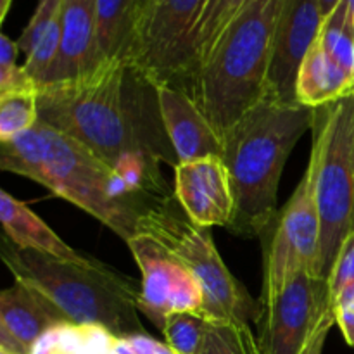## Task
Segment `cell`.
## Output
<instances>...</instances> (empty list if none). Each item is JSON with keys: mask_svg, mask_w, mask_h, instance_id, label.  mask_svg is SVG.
I'll return each instance as SVG.
<instances>
[{"mask_svg": "<svg viewBox=\"0 0 354 354\" xmlns=\"http://www.w3.org/2000/svg\"><path fill=\"white\" fill-rule=\"evenodd\" d=\"M40 121L38 90H21L0 95V142H9Z\"/></svg>", "mask_w": 354, "mask_h": 354, "instance_id": "cell-21", "label": "cell"}, {"mask_svg": "<svg viewBox=\"0 0 354 354\" xmlns=\"http://www.w3.org/2000/svg\"><path fill=\"white\" fill-rule=\"evenodd\" d=\"M159 113L178 162L223 154V140L178 83H158Z\"/></svg>", "mask_w": 354, "mask_h": 354, "instance_id": "cell-14", "label": "cell"}, {"mask_svg": "<svg viewBox=\"0 0 354 354\" xmlns=\"http://www.w3.org/2000/svg\"><path fill=\"white\" fill-rule=\"evenodd\" d=\"M127 244L142 272L138 311L159 330L175 313H203L204 296L199 280L168 245L149 234H137Z\"/></svg>", "mask_w": 354, "mask_h": 354, "instance_id": "cell-11", "label": "cell"}, {"mask_svg": "<svg viewBox=\"0 0 354 354\" xmlns=\"http://www.w3.org/2000/svg\"><path fill=\"white\" fill-rule=\"evenodd\" d=\"M349 97H354V80L324 50L317 38L297 73V102L320 109Z\"/></svg>", "mask_w": 354, "mask_h": 354, "instance_id": "cell-18", "label": "cell"}, {"mask_svg": "<svg viewBox=\"0 0 354 354\" xmlns=\"http://www.w3.org/2000/svg\"><path fill=\"white\" fill-rule=\"evenodd\" d=\"M245 2L248 0H207L196 26H194L185 75L178 85H182L206 61L220 35L232 23V19L241 12Z\"/></svg>", "mask_w": 354, "mask_h": 354, "instance_id": "cell-20", "label": "cell"}, {"mask_svg": "<svg viewBox=\"0 0 354 354\" xmlns=\"http://www.w3.org/2000/svg\"><path fill=\"white\" fill-rule=\"evenodd\" d=\"M283 0H248L206 61L182 83L223 140L266 97L273 35Z\"/></svg>", "mask_w": 354, "mask_h": 354, "instance_id": "cell-3", "label": "cell"}, {"mask_svg": "<svg viewBox=\"0 0 354 354\" xmlns=\"http://www.w3.org/2000/svg\"><path fill=\"white\" fill-rule=\"evenodd\" d=\"M207 0H142L127 61L151 82L180 83L190 37Z\"/></svg>", "mask_w": 354, "mask_h": 354, "instance_id": "cell-8", "label": "cell"}, {"mask_svg": "<svg viewBox=\"0 0 354 354\" xmlns=\"http://www.w3.org/2000/svg\"><path fill=\"white\" fill-rule=\"evenodd\" d=\"M332 313H334L335 325L341 328L346 342L354 348V311L348 310V308H334Z\"/></svg>", "mask_w": 354, "mask_h": 354, "instance_id": "cell-29", "label": "cell"}, {"mask_svg": "<svg viewBox=\"0 0 354 354\" xmlns=\"http://www.w3.org/2000/svg\"><path fill=\"white\" fill-rule=\"evenodd\" d=\"M211 322L199 311H182L168 317L162 335L176 354H203Z\"/></svg>", "mask_w": 354, "mask_h": 354, "instance_id": "cell-22", "label": "cell"}, {"mask_svg": "<svg viewBox=\"0 0 354 354\" xmlns=\"http://www.w3.org/2000/svg\"><path fill=\"white\" fill-rule=\"evenodd\" d=\"M334 308H348V310L354 311V283L353 286L346 287L334 301H332V310Z\"/></svg>", "mask_w": 354, "mask_h": 354, "instance_id": "cell-30", "label": "cell"}, {"mask_svg": "<svg viewBox=\"0 0 354 354\" xmlns=\"http://www.w3.org/2000/svg\"><path fill=\"white\" fill-rule=\"evenodd\" d=\"M10 3H12V0H0V21H2V23L3 19H6L7 12H9Z\"/></svg>", "mask_w": 354, "mask_h": 354, "instance_id": "cell-33", "label": "cell"}, {"mask_svg": "<svg viewBox=\"0 0 354 354\" xmlns=\"http://www.w3.org/2000/svg\"><path fill=\"white\" fill-rule=\"evenodd\" d=\"M203 354H263V349L249 324L211 322Z\"/></svg>", "mask_w": 354, "mask_h": 354, "instance_id": "cell-23", "label": "cell"}, {"mask_svg": "<svg viewBox=\"0 0 354 354\" xmlns=\"http://www.w3.org/2000/svg\"><path fill=\"white\" fill-rule=\"evenodd\" d=\"M176 197L156 206L142 220L138 234L154 235L168 245L199 280L203 289V315L209 322L259 324L263 306L230 273L218 252L211 228L194 225L176 213Z\"/></svg>", "mask_w": 354, "mask_h": 354, "instance_id": "cell-7", "label": "cell"}, {"mask_svg": "<svg viewBox=\"0 0 354 354\" xmlns=\"http://www.w3.org/2000/svg\"><path fill=\"white\" fill-rule=\"evenodd\" d=\"M318 44L354 80V35L346 19L342 3L335 7L330 16L325 17L324 26L318 35Z\"/></svg>", "mask_w": 354, "mask_h": 354, "instance_id": "cell-24", "label": "cell"}, {"mask_svg": "<svg viewBox=\"0 0 354 354\" xmlns=\"http://www.w3.org/2000/svg\"><path fill=\"white\" fill-rule=\"evenodd\" d=\"M2 259L14 275L44 294L76 327H100L118 339L145 334L138 318L140 289L95 259L90 265L61 261L14 245L3 235Z\"/></svg>", "mask_w": 354, "mask_h": 354, "instance_id": "cell-4", "label": "cell"}, {"mask_svg": "<svg viewBox=\"0 0 354 354\" xmlns=\"http://www.w3.org/2000/svg\"><path fill=\"white\" fill-rule=\"evenodd\" d=\"M62 10V0H40L35 9L33 16L28 21L24 30L21 31L19 38H17V47H19L21 54L28 55L33 52L38 41L41 40L48 28L54 24V21L61 16Z\"/></svg>", "mask_w": 354, "mask_h": 354, "instance_id": "cell-25", "label": "cell"}, {"mask_svg": "<svg viewBox=\"0 0 354 354\" xmlns=\"http://www.w3.org/2000/svg\"><path fill=\"white\" fill-rule=\"evenodd\" d=\"M354 283V230L342 242L337 256H335L334 266L328 275V290H330V306L332 301L346 289Z\"/></svg>", "mask_w": 354, "mask_h": 354, "instance_id": "cell-26", "label": "cell"}, {"mask_svg": "<svg viewBox=\"0 0 354 354\" xmlns=\"http://www.w3.org/2000/svg\"><path fill=\"white\" fill-rule=\"evenodd\" d=\"M173 194L183 214L194 225L230 228L235 201L230 175L220 156L178 162Z\"/></svg>", "mask_w": 354, "mask_h": 354, "instance_id": "cell-13", "label": "cell"}, {"mask_svg": "<svg viewBox=\"0 0 354 354\" xmlns=\"http://www.w3.org/2000/svg\"><path fill=\"white\" fill-rule=\"evenodd\" d=\"M317 109L265 97L223 137L235 209L230 230L263 237L279 216V185L283 166L304 131L313 128Z\"/></svg>", "mask_w": 354, "mask_h": 354, "instance_id": "cell-2", "label": "cell"}, {"mask_svg": "<svg viewBox=\"0 0 354 354\" xmlns=\"http://www.w3.org/2000/svg\"><path fill=\"white\" fill-rule=\"evenodd\" d=\"M37 130L41 161L33 182L88 213L124 242L138 234L142 220L156 206L169 199L131 189L90 149L44 121H38Z\"/></svg>", "mask_w": 354, "mask_h": 354, "instance_id": "cell-5", "label": "cell"}, {"mask_svg": "<svg viewBox=\"0 0 354 354\" xmlns=\"http://www.w3.org/2000/svg\"><path fill=\"white\" fill-rule=\"evenodd\" d=\"M135 354H176L168 344L149 337L147 334H138L127 337Z\"/></svg>", "mask_w": 354, "mask_h": 354, "instance_id": "cell-27", "label": "cell"}, {"mask_svg": "<svg viewBox=\"0 0 354 354\" xmlns=\"http://www.w3.org/2000/svg\"><path fill=\"white\" fill-rule=\"evenodd\" d=\"M64 324H68L64 315L44 294L26 283L16 282L0 294V327L6 328L28 354L45 332Z\"/></svg>", "mask_w": 354, "mask_h": 354, "instance_id": "cell-16", "label": "cell"}, {"mask_svg": "<svg viewBox=\"0 0 354 354\" xmlns=\"http://www.w3.org/2000/svg\"><path fill=\"white\" fill-rule=\"evenodd\" d=\"M0 221L3 235L19 249L40 252L76 265H90L95 261L90 256L69 248L37 213L6 190L0 192Z\"/></svg>", "mask_w": 354, "mask_h": 354, "instance_id": "cell-17", "label": "cell"}, {"mask_svg": "<svg viewBox=\"0 0 354 354\" xmlns=\"http://www.w3.org/2000/svg\"><path fill=\"white\" fill-rule=\"evenodd\" d=\"M320 2V9L324 17H328L335 10V7L341 3V0H318Z\"/></svg>", "mask_w": 354, "mask_h": 354, "instance_id": "cell-32", "label": "cell"}, {"mask_svg": "<svg viewBox=\"0 0 354 354\" xmlns=\"http://www.w3.org/2000/svg\"><path fill=\"white\" fill-rule=\"evenodd\" d=\"M263 306L258 339L263 354H301L332 311L328 280L299 273Z\"/></svg>", "mask_w": 354, "mask_h": 354, "instance_id": "cell-10", "label": "cell"}, {"mask_svg": "<svg viewBox=\"0 0 354 354\" xmlns=\"http://www.w3.org/2000/svg\"><path fill=\"white\" fill-rule=\"evenodd\" d=\"M0 354H10V353H7V351H3V349H0Z\"/></svg>", "mask_w": 354, "mask_h": 354, "instance_id": "cell-34", "label": "cell"}, {"mask_svg": "<svg viewBox=\"0 0 354 354\" xmlns=\"http://www.w3.org/2000/svg\"><path fill=\"white\" fill-rule=\"evenodd\" d=\"M324 21L318 0H283L273 35L266 97L280 102H297V73L317 41Z\"/></svg>", "mask_w": 354, "mask_h": 354, "instance_id": "cell-12", "label": "cell"}, {"mask_svg": "<svg viewBox=\"0 0 354 354\" xmlns=\"http://www.w3.org/2000/svg\"><path fill=\"white\" fill-rule=\"evenodd\" d=\"M320 235L315 175L308 165L299 185L273 225V235L265 251V277L259 301L275 296L289 280L303 272L320 277Z\"/></svg>", "mask_w": 354, "mask_h": 354, "instance_id": "cell-9", "label": "cell"}, {"mask_svg": "<svg viewBox=\"0 0 354 354\" xmlns=\"http://www.w3.org/2000/svg\"><path fill=\"white\" fill-rule=\"evenodd\" d=\"M142 0H97V47L102 62L127 59Z\"/></svg>", "mask_w": 354, "mask_h": 354, "instance_id": "cell-19", "label": "cell"}, {"mask_svg": "<svg viewBox=\"0 0 354 354\" xmlns=\"http://www.w3.org/2000/svg\"><path fill=\"white\" fill-rule=\"evenodd\" d=\"M334 325H335V318H334V313L330 311V313L324 318V322L320 324V327L317 328L315 335L311 337V341L308 342L306 348H304V351L301 354H324L325 341H327L328 332L332 330V327H334Z\"/></svg>", "mask_w": 354, "mask_h": 354, "instance_id": "cell-28", "label": "cell"}, {"mask_svg": "<svg viewBox=\"0 0 354 354\" xmlns=\"http://www.w3.org/2000/svg\"><path fill=\"white\" fill-rule=\"evenodd\" d=\"M38 114L116 171L130 161L178 165L156 83L127 59L106 61L90 75L38 88Z\"/></svg>", "mask_w": 354, "mask_h": 354, "instance_id": "cell-1", "label": "cell"}, {"mask_svg": "<svg viewBox=\"0 0 354 354\" xmlns=\"http://www.w3.org/2000/svg\"><path fill=\"white\" fill-rule=\"evenodd\" d=\"M341 3L344 6L346 19H348L349 28H351V31L354 35V0H341Z\"/></svg>", "mask_w": 354, "mask_h": 354, "instance_id": "cell-31", "label": "cell"}, {"mask_svg": "<svg viewBox=\"0 0 354 354\" xmlns=\"http://www.w3.org/2000/svg\"><path fill=\"white\" fill-rule=\"evenodd\" d=\"M315 196L320 213V277L327 279L342 242L354 230V97L315 114Z\"/></svg>", "mask_w": 354, "mask_h": 354, "instance_id": "cell-6", "label": "cell"}, {"mask_svg": "<svg viewBox=\"0 0 354 354\" xmlns=\"http://www.w3.org/2000/svg\"><path fill=\"white\" fill-rule=\"evenodd\" d=\"M61 28V50L47 85L82 78L102 64L97 47V0H62Z\"/></svg>", "mask_w": 354, "mask_h": 354, "instance_id": "cell-15", "label": "cell"}]
</instances>
